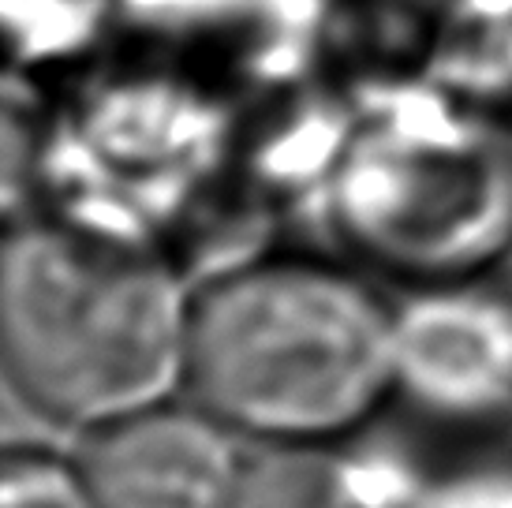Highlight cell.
I'll return each mask as SVG.
<instances>
[{"label": "cell", "mask_w": 512, "mask_h": 508, "mask_svg": "<svg viewBox=\"0 0 512 508\" xmlns=\"http://www.w3.org/2000/svg\"><path fill=\"white\" fill-rule=\"evenodd\" d=\"M393 311L356 262L243 258L191 292L184 396L251 449L359 438L393 408Z\"/></svg>", "instance_id": "obj_1"}, {"label": "cell", "mask_w": 512, "mask_h": 508, "mask_svg": "<svg viewBox=\"0 0 512 508\" xmlns=\"http://www.w3.org/2000/svg\"><path fill=\"white\" fill-rule=\"evenodd\" d=\"M195 284L143 240L60 213L8 221L0 359L23 408L75 438L184 396Z\"/></svg>", "instance_id": "obj_2"}, {"label": "cell", "mask_w": 512, "mask_h": 508, "mask_svg": "<svg viewBox=\"0 0 512 508\" xmlns=\"http://www.w3.org/2000/svg\"><path fill=\"white\" fill-rule=\"evenodd\" d=\"M329 213L356 266L400 288L501 269L512 251V150L471 116L397 105L341 154Z\"/></svg>", "instance_id": "obj_3"}, {"label": "cell", "mask_w": 512, "mask_h": 508, "mask_svg": "<svg viewBox=\"0 0 512 508\" xmlns=\"http://www.w3.org/2000/svg\"><path fill=\"white\" fill-rule=\"evenodd\" d=\"M393 408L456 438L512 430L509 269L400 288L393 311Z\"/></svg>", "instance_id": "obj_4"}, {"label": "cell", "mask_w": 512, "mask_h": 508, "mask_svg": "<svg viewBox=\"0 0 512 508\" xmlns=\"http://www.w3.org/2000/svg\"><path fill=\"white\" fill-rule=\"evenodd\" d=\"M101 508H243L251 445L187 396L79 438Z\"/></svg>", "instance_id": "obj_5"}, {"label": "cell", "mask_w": 512, "mask_h": 508, "mask_svg": "<svg viewBox=\"0 0 512 508\" xmlns=\"http://www.w3.org/2000/svg\"><path fill=\"white\" fill-rule=\"evenodd\" d=\"M419 482L356 438L277 445L251 449L243 508H408Z\"/></svg>", "instance_id": "obj_6"}, {"label": "cell", "mask_w": 512, "mask_h": 508, "mask_svg": "<svg viewBox=\"0 0 512 508\" xmlns=\"http://www.w3.org/2000/svg\"><path fill=\"white\" fill-rule=\"evenodd\" d=\"M0 508H101L79 452L12 441L0 460Z\"/></svg>", "instance_id": "obj_7"}, {"label": "cell", "mask_w": 512, "mask_h": 508, "mask_svg": "<svg viewBox=\"0 0 512 508\" xmlns=\"http://www.w3.org/2000/svg\"><path fill=\"white\" fill-rule=\"evenodd\" d=\"M408 508H512V456H483L430 475Z\"/></svg>", "instance_id": "obj_8"}]
</instances>
